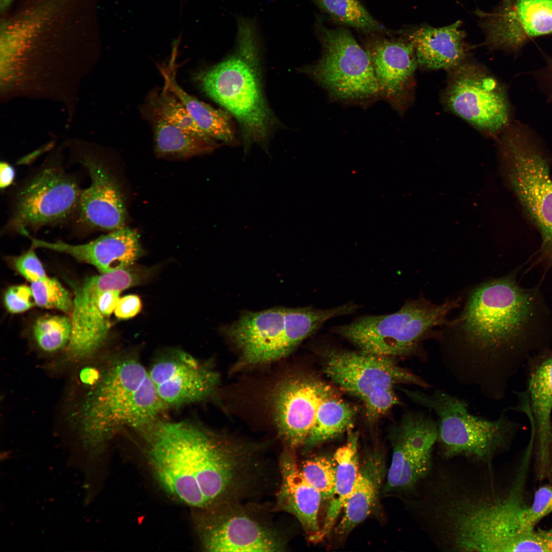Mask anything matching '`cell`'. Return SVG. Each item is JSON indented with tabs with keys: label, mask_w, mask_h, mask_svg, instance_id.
Listing matches in <instances>:
<instances>
[{
	"label": "cell",
	"mask_w": 552,
	"mask_h": 552,
	"mask_svg": "<svg viewBox=\"0 0 552 552\" xmlns=\"http://www.w3.org/2000/svg\"><path fill=\"white\" fill-rule=\"evenodd\" d=\"M510 274L479 284L459 316L441 332L444 365L459 383L498 400L524 364L548 349L539 327L543 304Z\"/></svg>",
	"instance_id": "obj_1"
},
{
	"label": "cell",
	"mask_w": 552,
	"mask_h": 552,
	"mask_svg": "<svg viewBox=\"0 0 552 552\" xmlns=\"http://www.w3.org/2000/svg\"><path fill=\"white\" fill-rule=\"evenodd\" d=\"M147 454L160 486L189 506L235 503L254 484L253 447L182 422H159L147 435Z\"/></svg>",
	"instance_id": "obj_2"
},
{
	"label": "cell",
	"mask_w": 552,
	"mask_h": 552,
	"mask_svg": "<svg viewBox=\"0 0 552 552\" xmlns=\"http://www.w3.org/2000/svg\"><path fill=\"white\" fill-rule=\"evenodd\" d=\"M164 408L148 371L126 356L108 367L85 398L79 425L86 441L99 443L124 427L151 425Z\"/></svg>",
	"instance_id": "obj_3"
},
{
	"label": "cell",
	"mask_w": 552,
	"mask_h": 552,
	"mask_svg": "<svg viewBox=\"0 0 552 552\" xmlns=\"http://www.w3.org/2000/svg\"><path fill=\"white\" fill-rule=\"evenodd\" d=\"M237 46L232 56L198 73L201 89L236 119L246 148L252 143L265 145L273 119L263 93L258 68V46L254 24L238 20Z\"/></svg>",
	"instance_id": "obj_4"
},
{
	"label": "cell",
	"mask_w": 552,
	"mask_h": 552,
	"mask_svg": "<svg viewBox=\"0 0 552 552\" xmlns=\"http://www.w3.org/2000/svg\"><path fill=\"white\" fill-rule=\"evenodd\" d=\"M531 457L524 455L509 491L502 496L464 498L457 507V535L468 551H547L540 529L529 528L525 488Z\"/></svg>",
	"instance_id": "obj_5"
},
{
	"label": "cell",
	"mask_w": 552,
	"mask_h": 552,
	"mask_svg": "<svg viewBox=\"0 0 552 552\" xmlns=\"http://www.w3.org/2000/svg\"><path fill=\"white\" fill-rule=\"evenodd\" d=\"M459 302L456 299L436 304L420 296L408 301L394 313L361 316L334 327L332 331L366 353L393 358L417 356L425 360L423 342L439 339L441 332L434 329L448 325V316Z\"/></svg>",
	"instance_id": "obj_6"
},
{
	"label": "cell",
	"mask_w": 552,
	"mask_h": 552,
	"mask_svg": "<svg viewBox=\"0 0 552 552\" xmlns=\"http://www.w3.org/2000/svg\"><path fill=\"white\" fill-rule=\"evenodd\" d=\"M403 392L437 417V443L447 457L464 456L490 462L509 446L520 426L504 411L495 420L474 415L465 400L440 389L431 393L406 389Z\"/></svg>",
	"instance_id": "obj_7"
},
{
	"label": "cell",
	"mask_w": 552,
	"mask_h": 552,
	"mask_svg": "<svg viewBox=\"0 0 552 552\" xmlns=\"http://www.w3.org/2000/svg\"><path fill=\"white\" fill-rule=\"evenodd\" d=\"M502 172L542 240L539 260L552 265V179L549 161L540 144L523 127L506 129L500 140Z\"/></svg>",
	"instance_id": "obj_8"
},
{
	"label": "cell",
	"mask_w": 552,
	"mask_h": 552,
	"mask_svg": "<svg viewBox=\"0 0 552 552\" xmlns=\"http://www.w3.org/2000/svg\"><path fill=\"white\" fill-rule=\"evenodd\" d=\"M323 352L324 373L343 390L362 402L371 423L401 404L395 391L397 385H415L423 389L431 386L420 376L398 365L393 357L331 347Z\"/></svg>",
	"instance_id": "obj_9"
},
{
	"label": "cell",
	"mask_w": 552,
	"mask_h": 552,
	"mask_svg": "<svg viewBox=\"0 0 552 552\" xmlns=\"http://www.w3.org/2000/svg\"><path fill=\"white\" fill-rule=\"evenodd\" d=\"M319 32L321 57L304 71L336 99L362 101L380 96L369 53L350 32L321 26Z\"/></svg>",
	"instance_id": "obj_10"
},
{
	"label": "cell",
	"mask_w": 552,
	"mask_h": 552,
	"mask_svg": "<svg viewBox=\"0 0 552 552\" xmlns=\"http://www.w3.org/2000/svg\"><path fill=\"white\" fill-rule=\"evenodd\" d=\"M132 277L122 269L87 278L75 290L72 329L67 345L70 359L80 360L94 354L106 338L109 317L120 292L130 287Z\"/></svg>",
	"instance_id": "obj_11"
},
{
	"label": "cell",
	"mask_w": 552,
	"mask_h": 552,
	"mask_svg": "<svg viewBox=\"0 0 552 552\" xmlns=\"http://www.w3.org/2000/svg\"><path fill=\"white\" fill-rule=\"evenodd\" d=\"M444 100L453 113L491 134L505 130L510 116L502 85L478 66L463 62L451 70Z\"/></svg>",
	"instance_id": "obj_12"
},
{
	"label": "cell",
	"mask_w": 552,
	"mask_h": 552,
	"mask_svg": "<svg viewBox=\"0 0 552 552\" xmlns=\"http://www.w3.org/2000/svg\"><path fill=\"white\" fill-rule=\"evenodd\" d=\"M438 435L437 421L424 411L408 412L393 427V455L384 492L408 490L429 474Z\"/></svg>",
	"instance_id": "obj_13"
},
{
	"label": "cell",
	"mask_w": 552,
	"mask_h": 552,
	"mask_svg": "<svg viewBox=\"0 0 552 552\" xmlns=\"http://www.w3.org/2000/svg\"><path fill=\"white\" fill-rule=\"evenodd\" d=\"M476 12L493 49L515 53L531 39L552 33V0H503L491 12Z\"/></svg>",
	"instance_id": "obj_14"
},
{
	"label": "cell",
	"mask_w": 552,
	"mask_h": 552,
	"mask_svg": "<svg viewBox=\"0 0 552 552\" xmlns=\"http://www.w3.org/2000/svg\"><path fill=\"white\" fill-rule=\"evenodd\" d=\"M81 193L72 178L56 169H45L20 192L12 225L20 232L64 219L79 205Z\"/></svg>",
	"instance_id": "obj_15"
},
{
	"label": "cell",
	"mask_w": 552,
	"mask_h": 552,
	"mask_svg": "<svg viewBox=\"0 0 552 552\" xmlns=\"http://www.w3.org/2000/svg\"><path fill=\"white\" fill-rule=\"evenodd\" d=\"M164 408L204 400L215 390L217 373L191 354L171 350L159 356L148 370Z\"/></svg>",
	"instance_id": "obj_16"
},
{
	"label": "cell",
	"mask_w": 552,
	"mask_h": 552,
	"mask_svg": "<svg viewBox=\"0 0 552 552\" xmlns=\"http://www.w3.org/2000/svg\"><path fill=\"white\" fill-rule=\"evenodd\" d=\"M332 388L311 376L297 375L282 381L273 396L274 420L286 445H304L318 407Z\"/></svg>",
	"instance_id": "obj_17"
},
{
	"label": "cell",
	"mask_w": 552,
	"mask_h": 552,
	"mask_svg": "<svg viewBox=\"0 0 552 552\" xmlns=\"http://www.w3.org/2000/svg\"><path fill=\"white\" fill-rule=\"evenodd\" d=\"M235 503L217 507L203 523L201 539L209 551H278L285 548L272 529L237 509Z\"/></svg>",
	"instance_id": "obj_18"
},
{
	"label": "cell",
	"mask_w": 552,
	"mask_h": 552,
	"mask_svg": "<svg viewBox=\"0 0 552 552\" xmlns=\"http://www.w3.org/2000/svg\"><path fill=\"white\" fill-rule=\"evenodd\" d=\"M527 389L521 409L531 423L539 480L552 478V350L547 349L527 362Z\"/></svg>",
	"instance_id": "obj_19"
},
{
	"label": "cell",
	"mask_w": 552,
	"mask_h": 552,
	"mask_svg": "<svg viewBox=\"0 0 552 552\" xmlns=\"http://www.w3.org/2000/svg\"><path fill=\"white\" fill-rule=\"evenodd\" d=\"M286 308L248 312L225 327L224 332L241 352L242 362L261 364L281 358L290 351L287 343Z\"/></svg>",
	"instance_id": "obj_20"
},
{
	"label": "cell",
	"mask_w": 552,
	"mask_h": 552,
	"mask_svg": "<svg viewBox=\"0 0 552 552\" xmlns=\"http://www.w3.org/2000/svg\"><path fill=\"white\" fill-rule=\"evenodd\" d=\"M33 248L65 254L95 266L101 273L132 266L143 255L140 237L128 227L102 235L89 242L74 245L61 241L50 242L29 237Z\"/></svg>",
	"instance_id": "obj_21"
},
{
	"label": "cell",
	"mask_w": 552,
	"mask_h": 552,
	"mask_svg": "<svg viewBox=\"0 0 552 552\" xmlns=\"http://www.w3.org/2000/svg\"><path fill=\"white\" fill-rule=\"evenodd\" d=\"M83 164L91 178L89 187L81 192L80 219L87 226L114 231L125 227L126 211L118 183L100 163L91 158Z\"/></svg>",
	"instance_id": "obj_22"
},
{
	"label": "cell",
	"mask_w": 552,
	"mask_h": 552,
	"mask_svg": "<svg viewBox=\"0 0 552 552\" xmlns=\"http://www.w3.org/2000/svg\"><path fill=\"white\" fill-rule=\"evenodd\" d=\"M379 85L380 95L397 104L404 95L418 65L408 40H380L366 50Z\"/></svg>",
	"instance_id": "obj_23"
},
{
	"label": "cell",
	"mask_w": 552,
	"mask_h": 552,
	"mask_svg": "<svg viewBox=\"0 0 552 552\" xmlns=\"http://www.w3.org/2000/svg\"><path fill=\"white\" fill-rule=\"evenodd\" d=\"M281 484L278 507L294 515L311 541H315L320 530L318 513L320 493L303 476L294 455L285 451L280 459Z\"/></svg>",
	"instance_id": "obj_24"
},
{
	"label": "cell",
	"mask_w": 552,
	"mask_h": 552,
	"mask_svg": "<svg viewBox=\"0 0 552 552\" xmlns=\"http://www.w3.org/2000/svg\"><path fill=\"white\" fill-rule=\"evenodd\" d=\"M461 21L440 28L422 26L408 40L413 45L418 65L429 70H452L464 62L468 48Z\"/></svg>",
	"instance_id": "obj_25"
},
{
	"label": "cell",
	"mask_w": 552,
	"mask_h": 552,
	"mask_svg": "<svg viewBox=\"0 0 552 552\" xmlns=\"http://www.w3.org/2000/svg\"><path fill=\"white\" fill-rule=\"evenodd\" d=\"M385 474L383 454L377 449L368 453L360 465L357 480L343 507L342 516L336 527L338 536H347L371 513Z\"/></svg>",
	"instance_id": "obj_26"
},
{
	"label": "cell",
	"mask_w": 552,
	"mask_h": 552,
	"mask_svg": "<svg viewBox=\"0 0 552 552\" xmlns=\"http://www.w3.org/2000/svg\"><path fill=\"white\" fill-rule=\"evenodd\" d=\"M333 457L335 465L334 490L315 541L322 540L334 527L357 480L360 465L357 434L352 433L346 443L336 451Z\"/></svg>",
	"instance_id": "obj_27"
},
{
	"label": "cell",
	"mask_w": 552,
	"mask_h": 552,
	"mask_svg": "<svg viewBox=\"0 0 552 552\" xmlns=\"http://www.w3.org/2000/svg\"><path fill=\"white\" fill-rule=\"evenodd\" d=\"M173 53L169 66L160 71L166 85L182 102L189 114L202 132L215 140L226 143L234 140L235 132L229 114L212 107L187 93L175 79V59Z\"/></svg>",
	"instance_id": "obj_28"
},
{
	"label": "cell",
	"mask_w": 552,
	"mask_h": 552,
	"mask_svg": "<svg viewBox=\"0 0 552 552\" xmlns=\"http://www.w3.org/2000/svg\"><path fill=\"white\" fill-rule=\"evenodd\" d=\"M152 123L154 151L159 157L186 159L209 153L217 146L215 140L162 120Z\"/></svg>",
	"instance_id": "obj_29"
},
{
	"label": "cell",
	"mask_w": 552,
	"mask_h": 552,
	"mask_svg": "<svg viewBox=\"0 0 552 552\" xmlns=\"http://www.w3.org/2000/svg\"><path fill=\"white\" fill-rule=\"evenodd\" d=\"M356 409L332 389L321 402L304 446L315 447L336 438L353 425Z\"/></svg>",
	"instance_id": "obj_30"
},
{
	"label": "cell",
	"mask_w": 552,
	"mask_h": 552,
	"mask_svg": "<svg viewBox=\"0 0 552 552\" xmlns=\"http://www.w3.org/2000/svg\"><path fill=\"white\" fill-rule=\"evenodd\" d=\"M143 113L149 121L162 120L185 130L206 135L196 125L182 102L165 85L162 88L153 90L148 95Z\"/></svg>",
	"instance_id": "obj_31"
},
{
	"label": "cell",
	"mask_w": 552,
	"mask_h": 552,
	"mask_svg": "<svg viewBox=\"0 0 552 552\" xmlns=\"http://www.w3.org/2000/svg\"><path fill=\"white\" fill-rule=\"evenodd\" d=\"M333 20L365 31H382L383 27L358 0H314Z\"/></svg>",
	"instance_id": "obj_32"
},
{
	"label": "cell",
	"mask_w": 552,
	"mask_h": 552,
	"mask_svg": "<svg viewBox=\"0 0 552 552\" xmlns=\"http://www.w3.org/2000/svg\"><path fill=\"white\" fill-rule=\"evenodd\" d=\"M71 318L47 315L39 318L33 326V334L39 347L53 352L67 346L72 332Z\"/></svg>",
	"instance_id": "obj_33"
},
{
	"label": "cell",
	"mask_w": 552,
	"mask_h": 552,
	"mask_svg": "<svg viewBox=\"0 0 552 552\" xmlns=\"http://www.w3.org/2000/svg\"><path fill=\"white\" fill-rule=\"evenodd\" d=\"M305 479L321 494L329 500L333 492L335 465L333 457L318 456L307 459L300 467Z\"/></svg>",
	"instance_id": "obj_34"
},
{
	"label": "cell",
	"mask_w": 552,
	"mask_h": 552,
	"mask_svg": "<svg viewBox=\"0 0 552 552\" xmlns=\"http://www.w3.org/2000/svg\"><path fill=\"white\" fill-rule=\"evenodd\" d=\"M38 306L72 313L73 301L69 292L55 278H46L32 282L30 286Z\"/></svg>",
	"instance_id": "obj_35"
},
{
	"label": "cell",
	"mask_w": 552,
	"mask_h": 552,
	"mask_svg": "<svg viewBox=\"0 0 552 552\" xmlns=\"http://www.w3.org/2000/svg\"><path fill=\"white\" fill-rule=\"evenodd\" d=\"M552 513V485L539 487L535 492L533 501L527 509L525 521L527 526L535 530L536 525Z\"/></svg>",
	"instance_id": "obj_36"
},
{
	"label": "cell",
	"mask_w": 552,
	"mask_h": 552,
	"mask_svg": "<svg viewBox=\"0 0 552 552\" xmlns=\"http://www.w3.org/2000/svg\"><path fill=\"white\" fill-rule=\"evenodd\" d=\"M4 301L7 310L13 314L22 313L36 305L31 287L24 285L9 287L4 293Z\"/></svg>",
	"instance_id": "obj_37"
},
{
	"label": "cell",
	"mask_w": 552,
	"mask_h": 552,
	"mask_svg": "<svg viewBox=\"0 0 552 552\" xmlns=\"http://www.w3.org/2000/svg\"><path fill=\"white\" fill-rule=\"evenodd\" d=\"M34 249L32 247L14 260V265L16 270L31 283L48 277Z\"/></svg>",
	"instance_id": "obj_38"
},
{
	"label": "cell",
	"mask_w": 552,
	"mask_h": 552,
	"mask_svg": "<svg viewBox=\"0 0 552 552\" xmlns=\"http://www.w3.org/2000/svg\"><path fill=\"white\" fill-rule=\"evenodd\" d=\"M142 307L140 297L135 294H129L119 298L114 313L118 319H128L136 315Z\"/></svg>",
	"instance_id": "obj_39"
},
{
	"label": "cell",
	"mask_w": 552,
	"mask_h": 552,
	"mask_svg": "<svg viewBox=\"0 0 552 552\" xmlns=\"http://www.w3.org/2000/svg\"><path fill=\"white\" fill-rule=\"evenodd\" d=\"M0 187L5 189L13 183L15 175V170L8 163L2 162L0 164Z\"/></svg>",
	"instance_id": "obj_40"
},
{
	"label": "cell",
	"mask_w": 552,
	"mask_h": 552,
	"mask_svg": "<svg viewBox=\"0 0 552 552\" xmlns=\"http://www.w3.org/2000/svg\"><path fill=\"white\" fill-rule=\"evenodd\" d=\"M540 530L547 551H552V527L547 530Z\"/></svg>",
	"instance_id": "obj_41"
},
{
	"label": "cell",
	"mask_w": 552,
	"mask_h": 552,
	"mask_svg": "<svg viewBox=\"0 0 552 552\" xmlns=\"http://www.w3.org/2000/svg\"><path fill=\"white\" fill-rule=\"evenodd\" d=\"M13 0H0V7L2 10H5Z\"/></svg>",
	"instance_id": "obj_42"
}]
</instances>
